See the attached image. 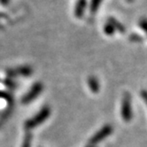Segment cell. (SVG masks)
Returning <instances> with one entry per match:
<instances>
[{
	"mask_svg": "<svg viewBox=\"0 0 147 147\" xmlns=\"http://www.w3.org/2000/svg\"><path fill=\"white\" fill-rule=\"evenodd\" d=\"M50 113H51V109L49 107H43L40 112H38L36 114V116H34L33 118H31L26 121L25 129L28 130H30L37 127L38 125L42 124L46 119H48V117L50 116Z\"/></svg>",
	"mask_w": 147,
	"mask_h": 147,
	"instance_id": "1",
	"label": "cell"
},
{
	"mask_svg": "<svg viewBox=\"0 0 147 147\" xmlns=\"http://www.w3.org/2000/svg\"><path fill=\"white\" fill-rule=\"evenodd\" d=\"M131 96L129 92H125L121 103V117L125 121H129L132 119Z\"/></svg>",
	"mask_w": 147,
	"mask_h": 147,
	"instance_id": "2",
	"label": "cell"
},
{
	"mask_svg": "<svg viewBox=\"0 0 147 147\" xmlns=\"http://www.w3.org/2000/svg\"><path fill=\"white\" fill-rule=\"evenodd\" d=\"M112 132H113V127H112V126L111 125H105L103 128L100 129V130H98L90 139L89 144L97 145V144H98L99 142H101L104 139H106L110 134H112Z\"/></svg>",
	"mask_w": 147,
	"mask_h": 147,
	"instance_id": "3",
	"label": "cell"
},
{
	"mask_svg": "<svg viewBox=\"0 0 147 147\" xmlns=\"http://www.w3.org/2000/svg\"><path fill=\"white\" fill-rule=\"evenodd\" d=\"M43 90V84L41 82H36L35 84L31 87L29 91L26 94V95L22 98V104H29L32 102L39 94Z\"/></svg>",
	"mask_w": 147,
	"mask_h": 147,
	"instance_id": "4",
	"label": "cell"
},
{
	"mask_svg": "<svg viewBox=\"0 0 147 147\" xmlns=\"http://www.w3.org/2000/svg\"><path fill=\"white\" fill-rule=\"evenodd\" d=\"M32 74V68L28 66H22L16 68H11L6 70V75L10 78H14L18 76H29Z\"/></svg>",
	"mask_w": 147,
	"mask_h": 147,
	"instance_id": "5",
	"label": "cell"
},
{
	"mask_svg": "<svg viewBox=\"0 0 147 147\" xmlns=\"http://www.w3.org/2000/svg\"><path fill=\"white\" fill-rule=\"evenodd\" d=\"M87 7V0H77L76 5L75 6V16L77 19H81L83 17Z\"/></svg>",
	"mask_w": 147,
	"mask_h": 147,
	"instance_id": "6",
	"label": "cell"
},
{
	"mask_svg": "<svg viewBox=\"0 0 147 147\" xmlns=\"http://www.w3.org/2000/svg\"><path fill=\"white\" fill-rule=\"evenodd\" d=\"M13 109V103L10 104L9 107L1 113V115H0V127H1V126L9 119V117L11 116Z\"/></svg>",
	"mask_w": 147,
	"mask_h": 147,
	"instance_id": "7",
	"label": "cell"
},
{
	"mask_svg": "<svg viewBox=\"0 0 147 147\" xmlns=\"http://www.w3.org/2000/svg\"><path fill=\"white\" fill-rule=\"evenodd\" d=\"M107 22L113 25V27L114 28L115 31L117 30L118 32H120V33H121V34H124V33L126 32V28H125V27H124V26H123V25L119 22L118 20H116L115 18H113V17H110V18L108 19Z\"/></svg>",
	"mask_w": 147,
	"mask_h": 147,
	"instance_id": "8",
	"label": "cell"
},
{
	"mask_svg": "<svg viewBox=\"0 0 147 147\" xmlns=\"http://www.w3.org/2000/svg\"><path fill=\"white\" fill-rule=\"evenodd\" d=\"M88 85L93 93H98L99 91V82L95 76H90L88 78Z\"/></svg>",
	"mask_w": 147,
	"mask_h": 147,
	"instance_id": "9",
	"label": "cell"
},
{
	"mask_svg": "<svg viewBox=\"0 0 147 147\" xmlns=\"http://www.w3.org/2000/svg\"><path fill=\"white\" fill-rule=\"evenodd\" d=\"M102 1L103 0H91L90 5V12L91 14H94L98 12Z\"/></svg>",
	"mask_w": 147,
	"mask_h": 147,
	"instance_id": "10",
	"label": "cell"
},
{
	"mask_svg": "<svg viewBox=\"0 0 147 147\" xmlns=\"http://www.w3.org/2000/svg\"><path fill=\"white\" fill-rule=\"evenodd\" d=\"M0 98H4L5 100H7L10 104L13 103V98L12 94H10L7 91H3V90H0Z\"/></svg>",
	"mask_w": 147,
	"mask_h": 147,
	"instance_id": "11",
	"label": "cell"
},
{
	"mask_svg": "<svg viewBox=\"0 0 147 147\" xmlns=\"http://www.w3.org/2000/svg\"><path fill=\"white\" fill-rule=\"evenodd\" d=\"M104 31H105V33H106L107 36H112V35L114 34L115 29H114V28L113 27V25L107 22L106 23V25L104 26Z\"/></svg>",
	"mask_w": 147,
	"mask_h": 147,
	"instance_id": "12",
	"label": "cell"
},
{
	"mask_svg": "<svg viewBox=\"0 0 147 147\" xmlns=\"http://www.w3.org/2000/svg\"><path fill=\"white\" fill-rule=\"evenodd\" d=\"M31 141H32V135L30 133H27L23 140V144L22 147H31Z\"/></svg>",
	"mask_w": 147,
	"mask_h": 147,
	"instance_id": "13",
	"label": "cell"
},
{
	"mask_svg": "<svg viewBox=\"0 0 147 147\" xmlns=\"http://www.w3.org/2000/svg\"><path fill=\"white\" fill-rule=\"evenodd\" d=\"M129 40L132 42H135V43H139V42H143V37L138 34L134 33L129 36Z\"/></svg>",
	"mask_w": 147,
	"mask_h": 147,
	"instance_id": "14",
	"label": "cell"
},
{
	"mask_svg": "<svg viewBox=\"0 0 147 147\" xmlns=\"http://www.w3.org/2000/svg\"><path fill=\"white\" fill-rule=\"evenodd\" d=\"M139 26L142 28V29L144 31V32L146 33V35H147V19H145V18L141 19L140 22H139Z\"/></svg>",
	"mask_w": 147,
	"mask_h": 147,
	"instance_id": "15",
	"label": "cell"
},
{
	"mask_svg": "<svg viewBox=\"0 0 147 147\" xmlns=\"http://www.w3.org/2000/svg\"><path fill=\"white\" fill-rule=\"evenodd\" d=\"M4 83L9 88H12V89H15L16 88V83L11 80V79H6L5 81H4Z\"/></svg>",
	"mask_w": 147,
	"mask_h": 147,
	"instance_id": "16",
	"label": "cell"
},
{
	"mask_svg": "<svg viewBox=\"0 0 147 147\" xmlns=\"http://www.w3.org/2000/svg\"><path fill=\"white\" fill-rule=\"evenodd\" d=\"M141 97L143 98V99L144 100V102L147 105V90H142L141 91Z\"/></svg>",
	"mask_w": 147,
	"mask_h": 147,
	"instance_id": "17",
	"label": "cell"
},
{
	"mask_svg": "<svg viewBox=\"0 0 147 147\" xmlns=\"http://www.w3.org/2000/svg\"><path fill=\"white\" fill-rule=\"evenodd\" d=\"M9 3H10V0H0V4L3 5H5V6L8 5Z\"/></svg>",
	"mask_w": 147,
	"mask_h": 147,
	"instance_id": "18",
	"label": "cell"
},
{
	"mask_svg": "<svg viewBox=\"0 0 147 147\" xmlns=\"http://www.w3.org/2000/svg\"><path fill=\"white\" fill-rule=\"evenodd\" d=\"M8 18V15L3 12H0V19H6Z\"/></svg>",
	"mask_w": 147,
	"mask_h": 147,
	"instance_id": "19",
	"label": "cell"
},
{
	"mask_svg": "<svg viewBox=\"0 0 147 147\" xmlns=\"http://www.w3.org/2000/svg\"><path fill=\"white\" fill-rule=\"evenodd\" d=\"M85 147H97V145H94V144H88Z\"/></svg>",
	"mask_w": 147,
	"mask_h": 147,
	"instance_id": "20",
	"label": "cell"
},
{
	"mask_svg": "<svg viewBox=\"0 0 147 147\" xmlns=\"http://www.w3.org/2000/svg\"><path fill=\"white\" fill-rule=\"evenodd\" d=\"M1 29H4V26L1 23H0V30H1Z\"/></svg>",
	"mask_w": 147,
	"mask_h": 147,
	"instance_id": "21",
	"label": "cell"
},
{
	"mask_svg": "<svg viewBox=\"0 0 147 147\" xmlns=\"http://www.w3.org/2000/svg\"><path fill=\"white\" fill-rule=\"evenodd\" d=\"M133 1H134V0H127V2H128V3H132Z\"/></svg>",
	"mask_w": 147,
	"mask_h": 147,
	"instance_id": "22",
	"label": "cell"
}]
</instances>
